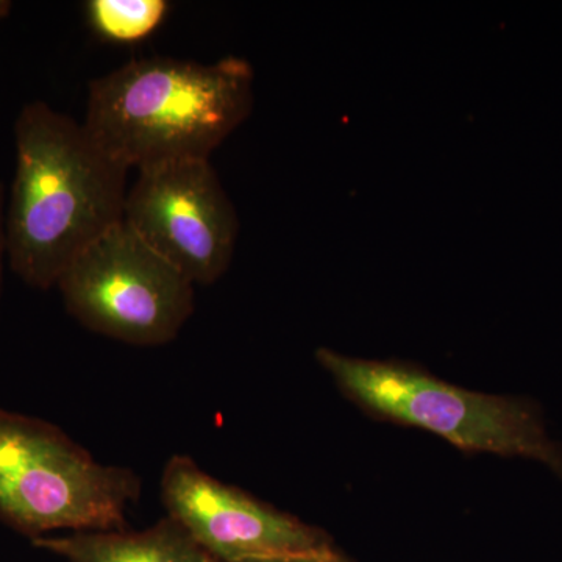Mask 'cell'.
Here are the masks:
<instances>
[{
    "instance_id": "cell-10",
    "label": "cell",
    "mask_w": 562,
    "mask_h": 562,
    "mask_svg": "<svg viewBox=\"0 0 562 562\" xmlns=\"http://www.w3.org/2000/svg\"><path fill=\"white\" fill-rule=\"evenodd\" d=\"M5 191L0 183V295H2L3 260L7 258Z\"/></svg>"
},
{
    "instance_id": "cell-11",
    "label": "cell",
    "mask_w": 562,
    "mask_h": 562,
    "mask_svg": "<svg viewBox=\"0 0 562 562\" xmlns=\"http://www.w3.org/2000/svg\"><path fill=\"white\" fill-rule=\"evenodd\" d=\"M11 10V2H7V0H0V21L3 20V18L9 16Z\"/></svg>"
},
{
    "instance_id": "cell-9",
    "label": "cell",
    "mask_w": 562,
    "mask_h": 562,
    "mask_svg": "<svg viewBox=\"0 0 562 562\" xmlns=\"http://www.w3.org/2000/svg\"><path fill=\"white\" fill-rule=\"evenodd\" d=\"M171 3L166 0H90L85 13L91 31L111 44L143 43L161 27Z\"/></svg>"
},
{
    "instance_id": "cell-7",
    "label": "cell",
    "mask_w": 562,
    "mask_h": 562,
    "mask_svg": "<svg viewBox=\"0 0 562 562\" xmlns=\"http://www.w3.org/2000/svg\"><path fill=\"white\" fill-rule=\"evenodd\" d=\"M124 224L195 286L227 272L239 221L210 160L140 169L127 192Z\"/></svg>"
},
{
    "instance_id": "cell-8",
    "label": "cell",
    "mask_w": 562,
    "mask_h": 562,
    "mask_svg": "<svg viewBox=\"0 0 562 562\" xmlns=\"http://www.w3.org/2000/svg\"><path fill=\"white\" fill-rule=\"evenodd\" d=\"M32 546L68 562H220L169 516L144 531L44 536Z\"/></svg>"
},
{
    "instance_id": "cell-5",
    "label": "cell",
    "mask_w": 562,
    "mask_h": 562,
    "mask_svg": "<svg viewBox=\"0 0 562 562\" xmlns=\"http://www.w3.org/2000/svg\"><path fill=\"white\" fill-rule=\"evenodd\" d=\"M194 286L124 221L81 251L57 283L83 327L138 347L177 338L194 313Z\"/></svg>"
},
{
    "instance_id": "cell-6",
    "label": "cell",
    "mask_w": 562,
    "mask_h": 562,
    "mask_svg": "<svg viewBox=\"0 0 562 562\" xmlns=\"http://www.w3.org/2000/svg\"><path fill=\"white\" fill-rule=\"evenodd\" d=\"M166 513L220 562H355L322 528L214 479L173 454L161 473Z\"/></svg>"
},
{
    "instance_id": "cell-4",
    "label": "cell",
    "mask_w": 562,
    "mask_h": 562,
    "mask_svg": "<svg viewBox=\"0 0 562 562\" xmlns=\"http://www.w3.org/2000/svg\"><path fill=\"white\" fill-rule=\"evenodd\" d=\"M140 490L138 473L102 464L57 425L0 408V520L14 531L127 530Z\"/></svg>"
},
{
    "instance_id": "cell-1",
    "label": "cell",
    "mask_w": 562,
    "mask_h": 562,
    "mask_svg": "<svg viewBox=\"0 0 562 562\" xmlns=\"http://www.w3.org/2000/svg\"><path fill=\"white\" fill-rule=\"evenodd\" d=\"M14 146L7 258L25 284L46 291L81 251L124 221L128 169L91 138L83 122L46 102L22 106Z\"/></svg>"
},
{
    "instance_id": "cell-2",
    "label": "cell",
    "mask_w": 562,
    "mask_h": 562,
    "mask_svg": "<svg viewBox=\"0 0 562 562\" xmlns=\"http://www.w3.org/2000/svg\"><path fill=\"white\" fill-rule=\"evenodd\" d=\"M251 106L254 69L243 58H140L91 81L83 125L113 160L140 171L210 160Z\"/></svg>"
},
{
    "instance_id": "cell-3",
    "label": "cell",
    "mask_w": 562,
    "mask_h": 562,
    "mask_svg": "<svg viewBox=\"0 0 562 562\" xmlns=\"http://www.w3.org/2000/svg\"><path fill=\"white\" fill-rule=\"evenodd\" d=\"M314 357L369 416L431 432L461 452L539 462L562 482L561 442L532 398L465 390L408 361L349 357L328 347Z\"/></svg>"
}]
</instances>
